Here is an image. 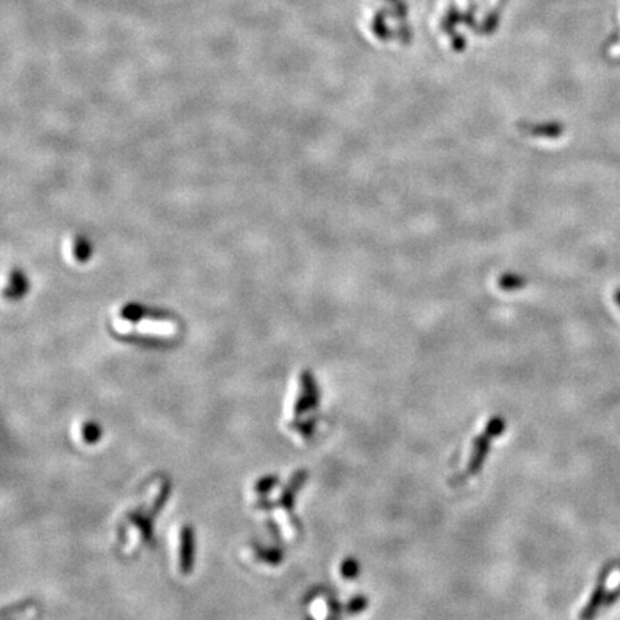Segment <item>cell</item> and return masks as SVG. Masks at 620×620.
Here are the masks:
<instances>
[{
    "instance_id": "1",
    "label": "cell",
    "mask_w": 620,
    "mask_h": 620,
    "mask_svg": "<svg viewBox=\"0 0 620 620\" xmlns=\"http://www.w3.org/2000/svg\"><path fill=\"white\" fill-rule=\"evenodd\" d=\"M171 484L165 477H157L147 484L141 501L127 512L118 524V539L125 555H137L152 541L154 520L168 500Z\"/></svg>"
},
{
    "instance_id": "2",
    "label": "cell",
    "mask_w": 620,
    "mask_h": 620,
    "mask_svg": "<svg viewBox=\"0 0 620 620\" xmlns=\"http://www.w3.org/2000/svg\"><path fill=\"white\" fill-rule=\"evenodd\" d=\"M113 326L118 335L138 336L142 339L167 341L177 334V323L165 316L147 313L140 306H125L118 309L113 319Z\"/></svg>"
},
{
    "instance_id": "3",
    "label": "cell",
    "mask_w": 620,
    "mask_h": 620,
    "mask_svg": "<svg viewBox=\"0 0 620 620\" xmlns=\"http://www.w3.org/2000/svg\"><path fill=\"white\" fill-rule=\"evenodd\" d=\"M319 407V391L312 373L303 372L299 378V389L292 405V419L289 427L304 439L312 437L316 419L313 412Z\"/></svg>"
},
{
    "instance_id": "4",
    "label": "cell",
    "mask_w": 620,
    "mask_h": 620,
    "mask_svg": "<svg viewBox=\"0 0 620 620\" xmlns=\"http://www.w3.org/2000/svg\"><path fill=\"white\" fill-rule=\"evenodd\" d=\"M175 563L181 574H188L194 564V530L181 524L175 535Z\"/></svg>"
},
{
    "instance_id": "5",
    "label": "cell",
    "mask_w": 620,
    "mask_h": 620,
    "mask_svg": "<svg viewBox=\"0 0 620 620\" xmlns=\"http://www.w3.org/2000/svg\"><path fill=\"white\" fill-rule=\"evenodd\" d=\"M249 555L254 563L259 564H268V566H277L280 564L283 555L282 550L272 546H263L259 543L250 544Z\"/></svg>"
},
{
    "instance_id": "6",
    "label": "cell",
    "mask_w": 620,
    "mask_h": 620,
    "mask_svg": "<svg viewBox=\"0 0 620 620\" xmlns=\"http://www.w3.org/2000/svg\"><path fill=\"white\" fill-rule=\"evenodd\" d=\"M81 444L91 447L95 446L97 442L101 441L102 438V430L101 427L95 423V421H83V423L79 425L78 432H76Z\"/></svg>"
},
{
    "instance_id": "7",
    "label": "cell",
    "mask_w": 620,
    "mask_h": 620,
    "mask_svg": "<svg viewBox=\"0 0 620 620\" xmlns=\"http://www.w3.org/2000/svg\"><path fill=\"white\" fill-rule=\"evenodd\" d=\"M341 573L345 579H353L358 576V562L348 559L346 562H343Z\"/></svg>"
},
{
    "instance_id": "8",
    "label": "cell",
    "mask_w": 620,
    "mask_h": 620,
    "mask_svg": "<svg viewBox=\"0 0 620 620\" xmlns=\"http://www.w3.org/2000/svg\"><path fill=\"white\" fill-rule=\"evenodd\" d=\"M386 2H391V3L396 5V6H402V2H401V0H386Z\"/></svg>"
}]
</instances>
